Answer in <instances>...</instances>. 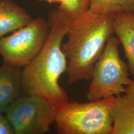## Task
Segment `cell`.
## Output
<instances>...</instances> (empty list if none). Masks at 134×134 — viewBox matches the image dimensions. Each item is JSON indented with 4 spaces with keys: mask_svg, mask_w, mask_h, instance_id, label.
<instances>
[{
    "mask_svg": "<svg viewBox=\"0 0 134 134\" xmlns=\"http://www.w3.org/2000/svg\"><path fill=\"white\" fill-rule=\"evenodd\" d=\"M48 32L47 21L38 18L0 38V55L4 63L21 68L27 66L41 50Z\"/></svg>",
    "mask_w": 134,
    "mask_h": 134,
    "instance_id": "cell-5",
    "label": "cell"
},
{
    "mask_svg": "<svg viewBox=\"0 0 134 134\" xmlns=\"http://www.w3.org/2000/svg\"><path fill=\"white\" fill-rule=\"evenodd\" d=\"M32 18L13 0H0V38L29 23Z\"/></svg>",
    "mask_w": 134,
    "mask_h": 134,
    "instance_id": "cell-9",
    "label": "cell"
},
{
    "mask_svg": "<svg viewBox=\"0 0 134 134\" xmlns=\"http://www.w3.org/2000/svg\"><path fill=\"white\" fill-rule=\"evenodd\" d=\"M115 97L80 103L68 100L55 109L57 134H112Z\"/></svg>",
    "mask_w": 134,
    "mask_h": 134,
    "instance_id": "cell-3",
    "label": "cell"
},
{
    "mask_svg": "<svg viewBox=\"0 0 134 134\" xmlns=\"http://www.w3.org/2000/svg\"><path fill=\"white\" fill-rule=\"evenodd\" d=\"M0 134H15L5 116L0 114Z\"/></svg>",
    "mask_w": 134,
    "mask_h": 134,
    "instance_id": "cell-13",
    "label": "cell"
},
{
    "mask_svg": "<svg viewBox=\"0 0 134 134\" xmlns=\"http://www.w3.org/2000/svg\"><path fill=\"white\" fill-rule=\"evenodd\" d=\"M89 10L104 15L119 13L134 14V0H90Z\"/></svg>",
    "mask_w": 134,
    "mask_h": 134,
    "instance_id": "cell-11",
    "label": "cell"
},
{
    "mask_svg": "<svg viewBox=\"0 0 134 134\" xmlns=\"http://www.w3.org/2000/svg\"><path fill=\"white\" fill-rule=\"evenodd\" d=\"M60 11L73 21L78 19L89 9L90 0H58Z\"/></svg>",
    "mask_w": 134,
    "mask_h": 134,
    "instance_id": "cell-12",
    "label": "cell"
},
{
    "mask_svg": "<svg viewBox=\"0 0 134 134\" xmlns=\"http://www.w3.org/2000/svg\"><path fill=\"white\" fill-rule=\"evenodd\" d=\"M41 1H43V2H47L48 3H59V1L58 0H39Z\"/></svg>",
    "mask_w": 134,
    "mask_h": 134,
    "instance_id": "cell-15",
    "label": "cell"
},
{
    "mask_svg": "<svg viewBox=\"0 0 134 134\" xmlns=\"http://www.w3.org/2000/svg\"><path fill=\"white\" fill-rule=\"evenodd\" d=\"M114 34L113 15L88 10L71 21L62 50L68 60V82L90 80L94 67Z\"/></svg>",
    "mask_w": 134,
    "mask_h": 134,
    "instance_id": "cell-2",
    "label": "cell"
},
{
    "mask_svg": "<svg viewBox=\"0 0 134 134\" xmlns=\"http://www.w3.org/2000/svg\"><path fill=\"white\" fill-rule=\"evenodd\" d=\"M47 22L49 32L44 44L22 70V88L26 94L43 98L55 109L69 100L59 81L68 68L62 44L71 21L58 9L50 13Z\"/></svg>",
    "mask_w": 134,
    "mask_h": 134,
    "instance_id": "cell-1",
    "label": "cell"
},
{
    "mask_svg": "<svg viewBox=\"0 0 134 134\" xmlns=\"http://www.w3.org/2000/svg\"><path fill=\"white\" fill-rule=\"evenodd\" d=\"M112 134H134V101L125 95L115 97Z\"/></svg>",
    "mask_w": 134,
    "mask_h": 134,
    "instance_id": "cell-10",
    "label": "cell"
},
{
    "mask_svg": "<svg viewBox=\"0 0 134 134\" xmlns=\"http://www.w3.org/2000/svg\"><path fill=\"white\" fill-rule=\"evenodd\" d=\"M15 134H46L55 121V108L34 94L20 96L5 112Z\"/></svg>",
    "mask_w": 134,
    "mask_h": 134,
    "instance_id": "cell-6",
    "label": "cell"
},
{
    "mask_svg": "<svg viewBox=\"0 0 134 134\" xmlns=\"http://www.w3.org/2000/svg\"><path fill=\"white\" fill-rule=\"evenodd\" d=\"M113 19L114 34L123 47L129 71L134 76V14L116 13Z\"/></svg>",
    "mask_w": 134,
    "mask_h": 134,
    "instance_id": "cell-8",
    "label": "cell"
},
{
    "mask_svg": "<svg viewBox=\"0 0 134 134\" xmlns=\"http://www.w3.org/2000/svg\"><path fill=\"white\" fill-rule=\"evenodd\" d=\"M124 94L134 101V80H132L129 85L126 87Z\"/></svg>",
    "mask_w": 134,
    "mask_h": 134,
    "instance_id": "cell-14",
    "label": "cell"
},
{
    "mask_svg": "<svg viewBox=\"0 0 134 134\" xmlns=\"http://www.w3.org/2000/svg\"><path fill=\"white\" fill-rule=\"evenodd\" d=\"M22 70L21 68L4 63L0 66V114L21 96Z\"/></svg>",
    "mask_w": 134,
    "mask_h": 134,
    "instance_id": "cell-7",
    "label": "cell"
},
{
    "mask_svg": "<svg viewBox=\"0 0 134 134\" xmlns=\"http://www.w3.org/2000/svg\"><path fill=\"white\" fill-rule=\"evenodd\" d=\"M119 45L113 36L105 45L92 73L86 93L89 101L119 96L131 82L128 65L120 56Z\"/></svg>",
    "mask_w": 134,
    "mask_h": 134,
    "instance_id": "cell-4",
    "label": "cell"
}]
</instances>
